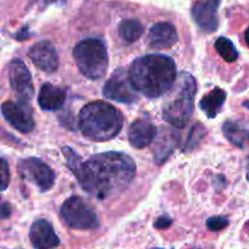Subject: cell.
Instances as JSON below:
<instances>
[{
	"label": "cell",
	"mask_w": 249,
	"mask_h": 249,
	"mask_svg": "<svg viewBox=\"0 0 249 249\" xmlns=\"http://www.w3.org/2000/svg\"><path fill=\"white\" fill-rule=\"evenodd\" d=\"M67 165L85 192L99 199L121 194L133 181L136 165L123 152H104L83 160L73 148H62Z\"/></svg>",
	"instance_id": "1"
},
{
	"label": "cell",
	"mask_w": 249,
	"mask_h": 249,
	"mask_svg": "<svg viewBox=\"0 0 249 249\" xmlns=\"http://www.w3.org/2000/svg\"><path fill=\"white\" fill-rule=\"evenodd\" d=\"M129 77L136 91L156 99L170 91L177 80V67L169 56L150 53L133 61Z\"/></svg>",
	"instance_id": "2"
},
{
	"label": "cell",
	"mask_w": 249,
	"mask_h": 249,
	"mask_svg": "<svg viewBox=\"0 0 249 249\" xmlns=\"http://www.w3.org/2000/svg\"><path fill=\"white\" fill-rule=\"evenodd\" d=\"M80 131L91 141H108L116 138L123 128L121 111L105 101H92L85 105L79 113Z\"/></svg>",
	"instance_id": "3"
},
{
	"label": "cell",
	"mask_w": 249,
	"mask_h": 249,
	"mask_svg": "<svg viewBox=\"0 0 249 249\" xmlns=\"http://www.w3.org/2000/svg\"><path fill=\"white\" fill-rule=\"evenodd\" d=\"M177 97L168 101L163 108V118L175 128L186 126L194 113V99L196 96V80L189 73H181L175 80Z\"/></svg>",
	"instance_id": "4"
},
{
	"label": "cell",
	"mask_w": 249,
	"mask_h": 249,
	"mask_svg": "<svg viewBox=\"0 0 249 249\" xmlns=\"http://www.w3.org/2000/svg\"><path fill=\"white\" fill-rule=\"evenodd\" d=\"M73 57L78 70L90 80L104 77L108 68V53L106 45L97 38L79 41L73 49Z\"/></svg>",
	"instance_id": "5"
},
{
	"label": "cell",
	"mask_w": 249,
	"mask_h": 249,
	"mask_svg": "<svg viewBox=\"0 0 249 249\" xmlns=\"http://www.w3.org/2000/svg\"><path fill=\"white\" fill-rule=\"evenodd\" d=\"M60 215L66 225L74 230H95L100 226L96 213L78 196H72L63 202Z\"/></svg>",
	"instance_id": "6"
},
{
	"label": "cell",
	"mask_w": 249,
	"mask_h": 249,
	"mask_svg": "<svg viewBox=\"0 0 249 249\" xmlns=\"http://www.w3.org/2000/svg\"><path fill=\"white\" fill-rule=\"evenodd\" d=\"M17 170L22 179L38 187L40 192L49 191L55 184L56 175L53 170L39 158L29 157L19 160Z\"/></svg>",
	"instance_id": "7"
},
{
	"label": "cell",
	"mask_w": 249,
	"mask_h": 249,
	"mask_svg": "<svg viewBox=\"0 0 249 249\" xmlns=\"http://www.w3.org/2000/svg\"><path fill=\"white\" fill-rule=\"evenodd\" d=\"M136 92L138 91L133 87L129 73H126L122 68L114 71L102 89V94L106 99L121 102V104H134L139 101Z\"/></svg>",
	"instance_id": "8"
},
{
	"label": "cell",
	"mask_w": 249,
	"mask_h": 249,
	"mask_svg": "<svg viewBox=\"0 0 249 249\" xmlns=\"http://www.w3.org/2000/svg\"><path fill=\"white\" fill-rule=\"evenodd\" d=\"M1 112L7 123L21 133H31L36 126L33 109L28 101H5L1 105Z\"/></svg>",
	"instance_id": "9"
},
{
	"label": "cell",
	"mask_w": 249,
	"mask_h": 249,
	"mask_svg": "<svg viewBox=\"0 0 249 249\" xmlns=\"http://www.w3.org/2000/svg\"><path fill=\"white\" fill-rule=\"evenodd\" d=\"M9 82L17 99L21 101L31 102L34 95L33 79L26 63L21 58H14L10 62Z\"/></svg>",
	"instance_id": "10"
},
{
	"label": "cell",
	"mask_w": 249,
	"mask_h": 249,
	"mask_svg": "<svg viewBox=\"0 0 249 249\" xmlns=\"http://www.w3.org/2000/svg\"><path fill=\"white\" fill-rule=\"evenodd\" d=\"M28 57L36 68L45 73H53L58 68L57 51L49 40H40L32 45Z\"/></svg>",
	"instance_id": "11"
},
{
	"label": "cell",
	"mask_w": 249,
	"mask_h": 249,
	"mask_svg": "<svg viewBox=\"0 0 249 249\" xmlns=\"http://www.w3.org/2000/svg\"><path fill=\"white\" fill-rule=\"evenodd\" d=\"M220 0H199L192 7V16L199 29L213 33L218 29V10Z\"/></svg>",
	"instance_id": "12"
},
{
	"label": "cell",
	"mask_w": 249,
	"mask_h": 249,
	"mask_svg": "<svg viewBox=\"0 0 249 249\" xmlns=\"http://www.w3.org/2000/svg\"><path fill=\"white\" fill-rule=\"evenodd\" d=\"M29 240L32 246L38 249L55 248L60 245V238L56 235L53 225L46 219H38L32 224Z\"/></svg>",
	"instance_id": "13"
},
{
	"label": "cell",
	"mask_w": 249,
	"mask_h": 249,
	"mask_svg": "<svg viewBox=\"0 0 249 249\" xmlns=\"http://www.w3.org/2000/svg\"><path fill=\"white\" fill-rule=\"evenodd\" d=\"M179 36L174 24L169 22H158L148 33V43L151 48L156 50H164V49H170L173 45L178 43Z\"/></svg>",
	"instance_id": "14"
},
{
	"label": "cell",
	"mask_w": 249,
	"mask_h": 249,
	"mask_svg": "<svg viewBox=\"0 0 249 249\" xmlns=\"http://www.w3.org/2000/svg\"><path fill=\"white\" fill-rule=\"evenodd\" d=\"M157 129L152 122L146 118H139L133 122L129 128V142L134 148H145L151 145L157 136Z\"/></svg>",
	"instance_id": "15"
},
{
	"label": "cell",
	"mask_w": 249,
	"mask_h": 249,
	"mask_svg": "<svg viewBox=\"0 0 249 249\" xmlns=\"http://www.w3.org/2000/svg\"><path fill=\"white\" fill-rule=\"evenodd\" d=\"M66 101V91L51 83L41 85L38 95V104L43 111H58Z\"/></svg>",
	"instance_id": "16"
},
{
	"label": "cell",
	"mask_w": 249,
	"mask_h": 249,
	"mask_svg": "<svg viewBox=\"0 0 249 249\" xmlns=\"http://www.w3.org/2000/svg\"><path fill=\"white\" fill-rule=\"evenodd\" d=\"M226 100V92L220 88H214L199 101V107L208 118H215L220 113Z\"/></svg>",
	"instance_id": "17"
},
{
	"label": "cell",
	"mask_w": 249,
	"mask_h": 249,
	"mask_svg": "<svg viewBox=\"0 0 249 249\" xmlns=\"http://www.w3.org/2000/svg\"><path fill=\"white\" fill-rule=\"evenodd\" d=\"M164 130V129H163ZM157 147H155V160H157V163H163L168 157L170 156L172 151L174 150V147L177 146V136H175L174 131L164 130V134L160 136V139H157Z\"/></svg>",
	"instance_id": "18"
},
{
	"label": "cell",
	"mask_w": 249,
	"mask_h": 249,
	"mask_svg": "<svg viewBox=\"0 0 249 249\" xmlns=\"http://www.w3.org/2000/svg\"><path fill=\"white\" fill-rule=\"evenodd\" d=\"M119 36L126 43H134L139 40L143 34V26L138 19H125L119 24Z\"/></svg>",
	"instance_id": "19"
},
{
	"label": "cell",
	"mask_w": 249,
	"mask_h": 249,
	"mask_svg": "<svg viewBox=\"0 0 249 249\" xmlns=\"http://www.w3.org/2000/svg\"><path fill=\"white\" fill-rule=\"evenodd\" d=\"M223 131L225 138L230 142L240 146V147H242L246 140H249V131L241 128L235 122H226L223 125Z\"/></svg>",
	"instance_id": "20"
},
{
	"label": "cell",
	"mask_w": 249,
	"mask_h": 249,
	"mask_svg": "<svg viewBox=\"0 0 249 249\" xmlns=\"http://www.w3.org/2000/svg\"><path fill=\"white\" fill-rule=\"evenodd\" d=\"M214 46H215V50L218 51L220 57L225 62L233 63L238 58L237 49H236V46L233 45V43L229 38L220 36V38H218L215 40Z\"/></svg>",
	"instance_id": "21"
},
{
	"label": "cell",
	"mask_w": 249,
	"mask_h": 249,
	"mask_svg": "<svg viewBox=\"0 0 249 249\" xmlns=\"http://www.w3.org/2000/svg\"><path fill=\"white\" fill-rule=\"evenodd\" d=\"M229 226V219L226 216H212L207 220V228L211 231H220Z\"/></svg>",
	"instance_id": "22"
},
{
	"label": "cell",
	"mask_w": 249,
	"mask_h": 249,
	"mask_svg": "<svg viewBox=\"0 0 249 249\" xmlns=\"http://www.w3.org/2000/svg\"><path fill=\"white\" fill-rule=\"evenodd\" d=\"M10 182V173L9 167H7V162L2 158L1 160V191H5L9 186Z\"/></svg>",
	"instance_id": "23"
},
{
	"label": "cell",
	"mask_w": 249,
	"mask_h": 249,
	"mask_svg": "<svg viewBox=\"0 0 249 249\" xmlns=\"http://www.w3.org/2000/svg\"><path fill=\"white\" fill-rule=\"evenodd\" d=\"M172 225L173 219L167 215L160 216V218L155 221V228H157L158 230H165V229H169Z\"/></svg>",
	"instance_id": "24"
},
{
	"label": "cell",
	"mask_w": 249,
	"mask_h": 249,
	"mask_svg": "<svg viewBox=\"0 0 249 249\" xmlns=\"http://www.w3.org/2000/svg\"><path fill=\"white\" fill-rule=\"evenodd\" d=\"M11 214V207L9 203H2L1 206V218L6 219Z\"/></svg>",
	"instance_id": "25"
},
{
	"label": "cell",
	"mask_w": 249,
	"mask_h": 249,
	"mask_svg": "<svg viewBox=\"0 0 249 249\" xmlns=\"http://www.w3.org/2000/svg\"><path fill=\"white\" fill-rule=\"evenodd\" d=\"M245 40H246V44H247V46L249 48V28L246 31V33H245Z\"/></svg>",
	"instance_id": "26"
},
{
	"label": "cell",
	"mask_w": 249,
	"mask_h": 249,
	"mask_svg": "<svg viewBox=\"0 0 249 249\" xmlns=\"http://www.w3.org/2000/svg\"><path fill=\"white\" fill-rule=\"evenodd\" d=\"M243 106H245V107H247V108H249V101H246V102H243Z\"/></svg>",
	"instance_id": "27"
}]
</instances>
